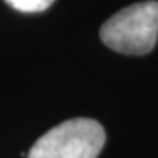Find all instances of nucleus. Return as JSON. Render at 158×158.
I'll return each mask as SVG.
<instances>
[{"label": "nucleus", "instance_id": "f257e3e1", "mask_svg": "<svg viewBox=\"0 0 158 158\" xmlns=\"http://www.w3.org/2000/svg\"><path fill=\"white\" fill-rule=\"evenodd\" d=\"M100 39L108 48L124 55L152 52L158 39V2L134 3L114 13L100 27Z\"/></svg>", "mask_w": 158, "mask_h": 158}, {"label": "nucleus", "instance_id": "f03ea898", "mask_svg": "<svg viewBox=\"0 0 158 158\" xmlns=\"http://www.w3.org/2000/svg\"><path fill=\"white\" fill-rule=\"evenodd\" d=\"M105 143L100 123L74 118L56 124L35 140L27 158H97Z\"/></svg>", "mask_w": 158, "mask_h": 158}, {"label": "nucleus", "instance_id": "7ed1b4c3", "mask_svg": "<svg viewBox=\"0 0 158 158\" xmlns=\"http://www.w3.org/2000/svg\"><path fill=\"white\" fill-rule=\"evenodd\" d=\"M11 8L23 13H37L44 11L52 5L55 0H5Z\"/></svg>", "mask_w": 158, "mask_h": 158}]
</instances>
